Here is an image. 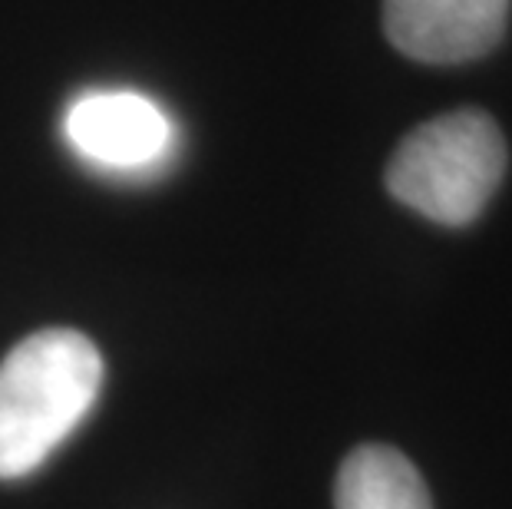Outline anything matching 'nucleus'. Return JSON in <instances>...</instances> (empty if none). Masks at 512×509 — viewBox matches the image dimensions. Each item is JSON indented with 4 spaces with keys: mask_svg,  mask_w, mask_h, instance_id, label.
Listing matches in <instances>:
<instances>
[{
    "mask_svg": "<svg viewBox=\"0 0 512 509\" xmlns=\"http://www.w3.org/2000/svg\"><path fill=\"white\" fill-rule=\"evenodd\" d=\"M337 509H433L417 467L394 447L367 443L347 453L334 486Z\"/></svg>",
    "mask_w": 512,
    "mask_h": 509,
    "instance_id": "5",
    "label": "nucleus"
},
{
    "mask_svg": "<svg viewBox=\"0 0 512 509\" xmlns=\"http://www.w3.org/2000/svg\"><path fill=\"white\" fill-rule=\"evenodd\" d=\"M506 176V139L483 110L443 113L417 126L387 166V192L423 219L476 222Z\"/></svg>",
    "mask_w": 512,
    "mask_h": 509,
    "instance_id": "2",
    "label": "nucleus"
},
{
    "mask_svg": "<svg viewBox=\"0 0 512 509\" xmlns=\"http://www.w3.org/2000/svg\"><path fill=\"white\" fill-rule=\"evenodd\" d=\"M509 0H384V34L410 60L450 67L486 57L506 34Z\"/></svg>",
    "mask_w": 512,
    "mask_h": 509,
    "instance_id": "4",
    "label": "nucleus"
},
{
    "mask_svg": "<svg viewBox=\"0 0 512 509\" xmlns=\"http://www.w3.org/2000/svg\"><path fill=\"white\" fill-rule=\"evenodd\" d=\"M67 143L106 176H156L176 153V129L159 103L133 90H96L73 100Z\"/></svg>",
    "mask_w": 512,
    "mask_h": 509,
    "instance_id": "3",
    "label": "nucleus"
},
{
    "mask_svg": "<svg viewBox=\"0 0 512 509\" xmlns=\"http://www.w3.org/2000/svg\"><path fill=\"white\" fill-rule=\"evenodd\" d=\"M103 387L86 334L47 328L0 361V480H24L83 424Z\"/></svg>",
    "mask_w": 512,
    "mask_h": 509,
    "instance_id": "1",
    "label": "nucleus"
}]
</instances>
